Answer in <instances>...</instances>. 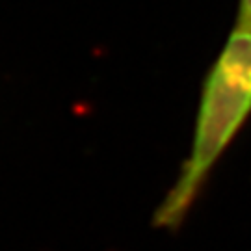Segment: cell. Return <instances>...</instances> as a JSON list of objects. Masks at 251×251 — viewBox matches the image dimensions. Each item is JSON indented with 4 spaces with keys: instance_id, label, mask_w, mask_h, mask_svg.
<instances>
[{
    "instance_id": "obj_2",
    "label": "cell",
    "mask_w": 251,
    "mask_h": 251,
    "mask_svg": "<svg viewBox=\"0 0 251 251\" xmlns=\"http://www.w3.org/2000/svg\"><path fill=\"white\" fill-rule=\"evenodd\" d=\"M236 28L251 30V0H240V13Z\"/></svg>"
},
{
    "instance_id": "obj_1",
    "label": "cell",
    "mask_w": 251,
    "mask_h": 251,
    "mask_svg": "<svg viewBox=\"0 0 251 251\" xmlns=\"http://www.w3.org/2000/svg\"><path fill=\"white\" fill-rule=\"evenodd\" d=\"M251 112V30L236 28L208 75L192 156L156 210L154 224L177 227L198 196L210 168Z\"/></svg>"
}]
</instances>
